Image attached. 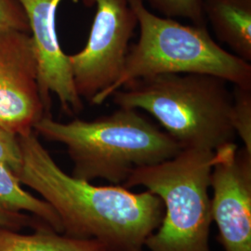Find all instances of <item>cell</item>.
<instances>
[{"mask_svg":"<svg viewBox=\"0 0 251 251\" xmlns=\"http://www.w3.org/2000/svg\"><path fill=\"white\" fill-rule=\"evenodd\" d=\"M18 139L22 165L16 177L53 207L63 234L144 249L161 225L165 207L156 195L147 190L135 193L122 185H93L65 173L34 130Z\"/></svg>","mask_w":251,"mask_h":251,"instance_id":"1","label":"cell"},{"mask_svg":"<svg viewBox=\"0 0 251 251\" xmlns=\"http://www.w3.org/2000/svg\"><path fill=\"white\" fill-rule=\"evenodd\" d=\"M34 131L63 144L73 162L72 176L91 181L102 179L122 185L137 169L171 159L182 149L165 130L137 109L118 107L91 121L68 123L42 117Z\"/></svg>","mask_w":251,"mask_h":251,"instance_id":"2","label":"cell"},{"mask_svg":"<svg viewBox=\"0 0 251 251\" xmlns=\"http://www.w3.org/2000/svg\"><path fill=\"white\" fill-rule=\"evenodd\" d=\"M205 74H164L126 83L111 95L122 108L144 110L180 147L214 151L234 143L233 92Z\"/></svg>","mask_w":251,"mask_h":251,"instance_id":"3","label":"cell"},{"mask_svg":"<svg viewBox=\"0 0 251 251\" xmlns=\"http://www.w3.org/2000/svg\"><path fill=\"white\" fill-rule=\"evenodd\" d=\"M134 11L140 37L130 46L124 70L117 82L96 95L90 103L99 105L130 81L164 74H205L233 86L251 88V64L223 49L206 25H184L147 9L144 0H127Z\"/></svg>","mask_w":251,"mask_h":251,"instance_id":"4","label":"cell"},{"mask_svg":"<svg viewBox=\"0 0 251 251\" xmlns=\"http://www.w3.org/2000/svg\"><path fill=\"white\" fill-rule=\"evenodd\" d=\"M215 152L183 148L171 159L135 170L125 188L143 186L164 204L161 225L146 239L149 251H212L209 196Z\"/></svg>","mask_w":251,"mask_h":251,"instance_id":"5","label":"cell"},{"mask_svg":"<svg viewBox=\"0 0 251 251\" xmlns=\"http://www.w3.org/2000/svg\"><path fill=\"white\" fill-rule=\"evenodd\" d=\"M96 7L87 45L68 55L73 82L81 99L91 101L111 88L124 70L138 20L127 0H84Z\"/></svg>","mask_w":251,"mask_h":251,"instance_id":"6","label":"cell"},{"mask_svg":"<svg viewBox=\"0 0 251 251\" xmlns=\"http://www.w3.org/2000/svg\"><path fill=\"white\" fill-rule=\"evenodd\" d=\"M36 49L30 33L0 30V126L22 135L50 116L41 98Z\"/></svg>","mask_w":251,"mask_h":251,"instance_id":"7","label":"cell"},{"mask_svg":"<svg viewBox=\"0 0 251 251\" xmlns=\"http://www.w3.org/2000/svg\"><path fill=\"white\" fill-rule=\"evenodd\" d=\"M211 216L225 251H251V152L236 144L215 151Z\"/></svg>","mask_w":251,"mask_h":251,"instance_id":"8","label":"cell"},{"mask_svg":"<svg viewBox=\"0 0 251 251\" xmlns=\"http://www.w3.org/2000/svg\"><path fill=\"white\" fill-rule=\"evenodd\" d=\"M63 0H19L26 13L38 65L37 82L48 112L53 93L67 114L83 110L82 99L73 82L68 55L60 45L56 29V14Z\"/></svg>","mask_w":251,"mask_h":251,"instance_id":"9","label":"cell"},{"mask_svg":"<svg viewBox=\"0 0 251 251\" xmlns=\"http://www.w3.org/2000/svg\"><path fill=\"white\" fill-rule=\"evenodd\" d=\"M216 37L233 54L251 62V0H201Z\"/></svg>","mask_w":251,"mask_h":251,"instance_id":"10","label":"cell"},{"mask_svg":"<svg viewBox=\"0 0 251 251\" xmlns=\"http://www.w3.org/2000/svg\"><path fill=\"white\" fill-rule=\"evenodd\" d=\"M106 246L97 239L67 236L49 225L30 233L0 226V251H99Z\"/></svg>","mask_w":251,"mask_h":251,"instance_id":"11","label":"cell"},{"mask_svg":"<svg viewBox=\"0 0 251 251\" xmlns=\"http://www.w3.org/2000/svg\"><path fill=\"white\" fill-rule=\"evenodd\" d=\"M0 209L36 216L58 233L63 225L53 207L42 198H36L22 187L15 174L0 164Z\"/></svg>","mask_w":251,"mask_h":251,"instance_id":"12","label":"cell"},{"mask_svg":"<svg viewBox=\"0 0 251 251\" xmlns=\"http://www.w3.org/2000/svg\"><path fill=\"white\" fill-rule=\"evenodd\" d=\"M231 119L235 134L251 152V88L233 86Z\"/></svg>","mask_w":251,"mask_h":251,"instance_id":"13","label":"cell"},{"mask_svg":"<svg viewBox=\"0 0 251 251\" xmlns=\"http://www.w3.org/2000/svg\"><path fill=\"white\" fill-rule=\"evenodd\" d=\"M153 9L169 18H184L193 25H206L201 0H146Z\"/></svg>","mask_w":251,"mask_h":251,"instance_id":"14","label":"cell"},{"mask_svg":"<svg viewBox=\"0 0 251 251\" xmlns=\"http://www.w3.org/2000/svg\"><path fill=\"white\" fill-rule=\"evenodd\" d=\"M1 29H14L30 33L26 13L19 0H0Z\"/></svg>","mask_w":251,"mask_h":251,"instance_id":"15","label":"cell"},{"mask_svg":"<svg viewBox=\"0 0 251 251\" xmlns=\"http://www.w3.org/2000/svg\"><path fill=\"white\" fill-rule=\"evenodd\" d=\"M0 164L6 166L15 176L22 165V152L18 135L0 126Z\"/></svg>","mask_w":251,"mask_h":251,"instance_id":"16","label":"cell"},{"mask_svg":"<svg viewBox=\"0 0 251 251\" xmlns=\"http://www.w3.org/2000/svg\"><path fill=\"white\" fill-rule=\"evenodd\" d=\"M45 225H49L36 216L20 212H9L0 209V226L21 231L25 228H32L35 230Z\"/></svg>","mask_w":251,"mask_h":251,"instance_id":"17","label":"cell"},{"mask_svg":"<svg viewBox=\"0 0 251 251\" xmlns=\"http://www.w3.org/2000/svg\"><path fill=\"white\" fill-rule=\"evenodd\" d=\"M99 251H144V249L131 248V247H119V246H106Z\"/></svg>","mask_w":251,"mask_h":251,"instance_id":"18","label":"cell"}]
</instances>
